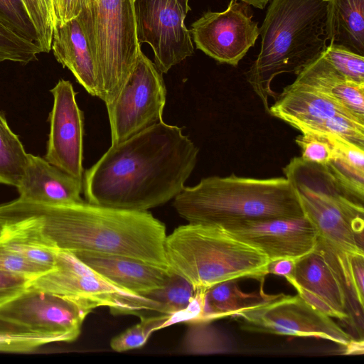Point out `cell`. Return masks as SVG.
Returning a JSON list of instances; mask_svg holds the SVG:
<instances>
[{"label": "cell", "instance_id": "22", "mask_svg": "<svg viewBox=\"0 0 364 364\" xmlns=\"http://www.w3.org/2000/svg\"><path fill=\"white\" fill-rule=\"evenodd\" d=\"M325 36L364 56V0H328Z\"/></svg>", "mask_w": 364, "mask_h": 364}, {"label": "cell", "instance_id": "16", "mask_svg": "<svg viewBox=\"0 0 364 364\" xmlns=\"http://www.w3.org/2000/svg\"><path fill=\"white\" fill-rule=\"evenodd\" d=\"M220 227L262 251L270 262L297 260L314 251L318 242L316 230L304 215L245 220Z\"/></svg>", "mask_w": 364, "mask_h": 364}, {"label": "cell", "instance_id": "36", "mask_svg": "<svg viewBox=\"0 0 364 364\" xmlns=\"http://www.w3.org/2000/svg\"><path fill=\"white\" fill-rule=\"evenodd\" d=\"M0 243L33 263L48 269L54 268L55 258L53 250L3 235Z\"/></svg>", "mask_w": 364, "mask_h": 364}, {"label": "cell", "instance_id": "13", "mask_svg": "<svg viewBox=\"0 0 364 364\" xmlns=\"http://www.w3.org/2000/svg\"><path fill=\"white\" fill-rule=\"evenodd\" d=\"M92 311L56 294L27 287L0 304V317L32 331L59 337L63 342L75 341L85 317Z\"/></svg>", "mask_w": 364, "mask_h": 364}, {"label": "cell", "instance_id": "12", "mask_svg": "<svg viewBox=\"0 0 364 364\" xmlns=\"http://www.w3.org/2000/svg\"><path fill=\"white\" fill-rule=\"evenodd\" d=\"M189 0H133L139 43L152 48L161 73L193 55V45L185 18Z\"/></svg>", "mask_w": 364, "mask_h": 364}, {"label": "cell", "instance_id": "19", "mask_svg": "<svg viewBox=\"0 0 364 364\" xmlns=\"http://www.w3.org/2000/svg\"><path fill=\"white\" fill-rule=\"evenodd\" d=\"M73 254L113 284L144 296L161 288L171 273L124 256L89 252Z\"/></svg>", "mask_w": 364, "mask_h": 364}, {"label": "cell", "instance_id": "20", "mask_svg": "<svg viewBox=\"0 0 364 364\" xmlns=\"http://www.w3.org/2000/svg\"><path fill=\"white\" fill-rule=\"evenodd\" d=\"M51 50L58 62L71 71L78 83L90 95L98 97L95 63L77 18L53 29Z\"/></svg>", "mask_w": 364, "mask_h": 364}, {"label": "cell", "instance_id": "10", "mask_svg": "<svg viewBox=\"0 0 364 364\" xmlns=\"http://www.w3.org/2000/svg\"><path fill=\"white\" fill-rule=\"evenodd\" d=\"M269 114L301 134H337L364 147V118L306 85L294 82L284 87Z\"/></svg>", "mask_w": 364, "mask_h": 364}, {"label": "cell", "instance_id": "26", "mask_svg": "<svg viewBox=\"0 0 364 364\" xmlns=\"http://www.w3.org/2000/svg\"><path fill=\"white\" fill-rule=\"evenodd\" d=\"M196 295L192 285L181 276L171 271L165 284L146 296L159 302L161 314L170 315L168 326L179 322V318Z\"/></svg>", "mask_w": 364, "mask_h": 364}, {"label": "cell", "instance_id": "14", "mask_svg": "<svg viewBox=\"0 0 364 364\" xmlns=\"http://www.w3.org/2000/svg\"><path fill=\"white\" fill-rule=\"evenodd\" d=\"M249 5L231 0L221 12L208 11L191 25L196 48L220 63L236 67L259 35Z\"/></svg>", "mask_w": 364, "mask_h": 364}, {"label": "cell", "instance_id": "33", "mask_svg": "<svg viewBox=\"0 0 364 364\" xmlns=\"http://www.w3.org/2000/svg\"><path fill=\"white\" fill-rule=\"evenodd\" d=\"M335 257L348 294H351L363 311L364 306V255H346L344 257L335 256Z\"/></svg>", "mask_w": 364, "mask_h": 364}, {"label": "cell", "instance_id": "32", "mask_svg": "<svg viewBox=\"0 0 364 364\" xmlns=\"http://www.w3.org/2000/svg\"><path fill=\"white\" fill-rule=\"evenodd\" d=\"M0 21L11 31L38 46V38L21 0H0Z\"/></svg>", "mask_w": 364, "mask_h": 364}, {"label": "cell", "instance_id": "44", "mask_svg": "<svg viewBox=\"0 0 364 364\" xmlns=\"http://www.w3.org/2000/svg\"><path fill=\"white\" fill-rule=\"evenodd\" d=\"M2 235H3V232H2V231L0 230V238L1 237Z\"/></svg>", "mask_w": 364, "mask_h": 364}, {"label": "cell", "instance_id": "1", "mask_svg": "<svg viewBox=\"0 0 364 364\" xmlns=\"http://www.w3.org/2000/svg\"><path fill=\"white\" fill-rule=\"evenodd\" d=\"M0 230L4 236L53 250L124 256L170 271L166 227L147 210L17 198L0 204Z\"/></svg>", "mask_w": 364, "mask_h": 364}, {"label": "cell", "instance_id": "11", "mask_svg": "<svg viewBox=\"0 0 364 364\" xmlns=\"http://www.w3.org/2000/svg\"><path fill=\"white\" fill-rule=\"evenodd\" d=\"M166 100L161 73L141 50L119 95L106 105L112 145L162 122Z\"/></svg>", "mask_w": 364, "mask_h": 364}, {"label": "cell", "instance_id": "43", "mask_svg": "<svg viewBox=\"0 0 364 364\" xmlns=\"http://www.w3.org/2000/svg\"><path fill=\"white\" fill-rule=\"evenodd\" d=\"M43 4H45V6H46L50 15V17H51V20H52V23H53V19H52V14H53V9H52V0H42Z\"/></svg>", "mask_w": 364, "mask_h": 364}, {"label": "cell", "instance_id": "28", "mask_svg": "<svg viewBox=\"0 0 364 364\" xmlns=\"http://www.w3.org/2000/svg\"><path fill=\"white\" fill-rule=\"evenodd\" d=\"M56 342L63 341L58 336L36 332L0 317L1 352H31L41 346Z\"/></svg>", "mask_w": 364, "mask_h": 364}, {"label": "cell", "instance_id": "39", "mask_svg": "<svg viewBox=\"0 0 364 364\" xmlns=\"http://www.w3.org/2000/svg\"><path fill=\"white\" fill-rule=\"evenodd\" d=\"M53 29L76 18L81 12L80 0H52Z\"/></svg>", "mask_w": 364, "mask_h": 364}, {"label": "cell", "instance_id": "27", "mask_svg": "<svg viewBox=\"0 0 364 364\" xmlns=\"http://www.w3.org/2000/svg\"><path fill=\"white\" fill-rule=\"evenodd\" d=\"M186 353L207 355L226 353L232 349L227 336L208 321L189 323L183 343Z\"/></svg>", "mask_w": 364, "mask_h": 364}, {"label": "cell", "instance_id": "8", "mask_svg": "<svg viewBox=\"0 0 364 364\" xmlns=\"http://www.w3.org/2000/svg\"><path fill=\"white\" fill-rule=\"evenodd\" d=\"M54 268L33 277L27 287L70 299L92 310L107 306L116 314L161 313V304L144 295L122 288L92 269L73 253L55 250Z\"/></svg>", "mask_w": 364, "mask_h": 364}, {"label": "cell", "instance_id": "9", "mask_svg": "<svg viewBox=\"0 0 364 364\" xmlns=\"http://www.w3.org/2000/svg\"><path fill=\"white\" fill-rule=\"evenodd\" d=\"M243 331L332 341L346 348L353 338L331 317L295 296L269 295L237 315Z\"/></svg>", "mask_w": 364, "mask_h": 364}, {"label": "cell", "instance_id": "17", "mask_svg": "<svg viewBox=\"0 0 364 364\" xmlns=\"http://www.w3.org/2000/svg\"><path fill=\"white\" fill-rule=\"evenodd\" d=\"M50 132L44 159L65 173L83 179L84 117L72 83L60 80L50 90Z\"/></svg>", "mask_w": 364, "mask_h": 364}, {"label": "cell", "instance_id": "24", "mask_svg": "<svg viewBox=\"0 0 364 364\" xmlns=\"http://www.w3.org/2000/svg\"><path fill=\"white\" fill-rule=\"evenodd\" d=\"M326 135L332 143L333 156L324 166L341 185L364 200V147L337 134Z\"/></svg>", "mask_w": 364, "mask_h": 364}, {"label": "cell", "instance_id": "6", "mask_svg": "<svg viewBox=\"0 0 364 364\" xmlns=\"http://www.w3.org/2000/svg\"><path fill=\"white\" fill-rule=\"evenodd\" d=\"M318 242L338 257L364 255L363 201L326 166L294 157L283 168Z\"/></svg>", "mask_w": 364, "mask_h": 364}, {"label": "cell", "instance_id": "35", "mask_svg": "<svg viewBox=\"0 0 364 364\" xmlns=\"http://www.w3.org/2000/svg\"><path fill=\"white\" fill-rule=\"evenodd\" d=\"M35 27L42 53L51 50L53 26L50 15L42 0H21Z\"/></svg>", "mask_w": 364, "mask_h": 364}, {"label": "cell", "instance_id": "4", "mask_svg": "<svg viewBox=\"0 0 364 364\" xmlns=\"http://www.w3.org/2000/svg\"><path fill=\"white\" fill-rule=\"evenodd\" d=\"M173 206L189 223L223 226L245 220L303 216L286 177L210 176L185 187Z\"/></svg>", "mask_w": 364, "mask_h": 364}, {"label": "cell", "instance_id": "37", "mask_svg": "<svg viewBox=\"0 0 364 364\" xmlns=\"http://www.w3.org/2000/svg\"><path fill=\"white\" fill-rule=\"evenodd\" d=\"M0 270L34 277L50 269L26 259L0 243Z\"/></svg>", "mask_w": 364, "mask_h": 364}, {"label": "cell", "instance_id": "34", "mask_svg": "<svg viewBox=\"0 0 364 364\" xmlns=\"http://www.w3.org/2000/svg\"><path fill=\"white\" fill-rule=\"evenodd\" d=\"M301 151V158L308 162L326 165L333 156L332 143L326 134L304 133L295 139Z\"/></svg>", "mask_w": 364, "mask_h": 364}, {"label": "cell", "instance_id": "40", "mask_svg": "<svg viewBox=\"0 0 364 364\" xmlns=\"http://www.w3.org/2000/svg\"><path fill=\"white\" fill-rule=\"evenodd\" d=\"M295 261L282 259L271 262L269 265V274L281 276L286 279L292 273Z\"/></svg>", "mask_w": 364, "mask_h": 364}, {"label": "cell", "instance_id": "31", "mask_svg": "<svg viewBox=\"0 0 364 364\" xmlns=\"http://www.w3.org/2000/svg\"><path fill=\"white\" fill-rule=\"evenodd\" d=\"M321 55L346 78L364 84V56L333 43L326 46Z\"/></svg>", "mask_w": 364, "mask_h": 364}, {"label": "cell", "instance_id": "30", "mask_svg": "<svg viewBox=\"0 0 364 364\" xmlns=\"http://www.w3.org/2000/svg\"><path fill=\"white\" fill-rule=\"evenodd\" d=\"M42 53L35 43L18 36L0 21V63L12 61L27 64Z\"/></svg>", "mask_w": 364, "mask_h": 364}, {"label": "cell", "instance_id": "3", "mask_svg": "<svg viewBox=\"0 0 364 364\" xmlns=\"http://www.w3.org/2000/svg\"><path fill=\"white\" fill-rule=\"evenodd\" d=\"M328 0H272L259 28L261 47L247 79L269 113L271 88L278 75H297L326 48Z\"/></svg>", "mask_w": 364, "mask_h": 364}, {"label": "cell", "instance_id": "5", "mask_svg": "<svg viewBox=\"0 0 364 364\" xmlns=\"http://www.w3.org/2000/svg\"><path fill=\"white\" fill-rule=\"evenodd\" d=\"M166 258L171 272L196 291L228 280H262L270 260L259 250L232 236L218 225L189 223L166 235Z\"/></svg>", "mask_w": 364, "mask_h": 364}, {"label": "cell", "instance_id": "2", "mask_svg": "<svg viewBox=\"0 0 364 364\" xmlns=\"http://www.w3.org/2000/svg\"><path fill=\"white\" fill-rule=\"evenodd\" d=\"M198 149L164 121L114 145L83 174L87 202L146 211L174 198L193 171Z\"/></svg>", "mask_w": 364, "mask_h": 364}, {"label": "cell", "instance_id": "23", "mask_svg": "<svg viewBox=\"0 0 364 364\" xmlns=\"http://www.w3.org/2000/svg\"><path fill=\"white\" fill-rule=\"evenodd\" d=\"M263 292L247 294L237 284L236 279L215 284L203 292L202 311L198 321L234 317L247 307L266 299Z\"/></svg>", "mask_w": 364, "mask_h": 364}, {"label": "cell", "instance_id": "18", "mask_svg": "<svg viewBox=\"0 0 364 364\" xmlns=\"http://www.w3.org/2000/svg\"><path fill=\"white\" fill-rule=\"evenodd\" d=\"M21 200L48 205H70L85 202L80 194L83 180L48 163L44 158L28 154L24 175L16 187Z\"/></svg>", "mask_w": 364, "mask_h": 364}, {"label": "cell", "instance_id": "15", "mask_svg": "<svg viewBox=\"0 0 364 364\" xmlns=\"http://www.w3.org/2000/svg\"><path fill=\"white\" fill-rule=\"evenodd\" d=\"M307 303L324 314L348 320V290L336 259L319 242L314 251L295 261L286 278Z\"/></svg>", "mask_w": 364, "mask_h": 364}, {"label": "cell", "instance_id": "42", "mask_svg": "<svg viewBox=\"0 0 364 364\" xmlns=\"http://www.w3.org/2000/svg\"><path fill=\"white\" fill-rule=\"evenodd\" d=\"M237 1V0H235ZM249 6H253L255 8L263 9L269 0H239Z\"/></svg>", "mask_w": 364, "mask_h": 364}, {"label": "cell", "instance_id": "41", "mask_svg": "<svg viewBox=\"0 0 364 364\" xmlns=\"http://www.w3.org/2000/svg\"><path fill=\"white\" fill-rule=\"evenodd\" d=\"M345 348L347 354H362L363 353V340L358 341L353 339Z\"/></svg>", "mask_w": 364, "mask_h": 364}, {"label": "cell", "instance_id": "25", "mask_svg": "<svg viewBox=\"0 0 364 364\" xmlns=\"http://www.w3.org/2000/svg\"><path fill=\"white\" fill-rule=\"evenodd\" d=\"M28 154L0 112V184L17 187L26 168Z\"/></svg>", "mask_w": 364, "mask_h": 364}, {"label": "cell", "instance_id": "7", "mask_svg": "<svg viewBox=\"0 0 364 364\" xmlns=\"http://www.w3.org/2000/svg\"><path fill=\"white\" fill-rule=\"evenodd\" d=\"M89 44L105 105L114 101L132 73L141 50L133 0H90L76 18Z\"/></svg>", "mask_w": 364, "mask_h": 364}, {"label": "cell", "instance_id": "29", "mask_svg": "<svg viewBox=\"0 0 364 364\" xmlns=\"http://www.w3.org/2000/svg\"><path fill=\"white\" fill-rule=\"evenodd\" d=\"M140 317L139 323L111 340L110 347L113 350L120 353L141 348L153 332L167 327L170 315L159 314L151 317L140 315Z\"/></svg>", "mask_w": 364, "mask_h": 364}, {"label": "cell", "instance_id": "38", "mask_svg": "<svg viewBox=\"0 0 364 364\" xmlns=\"http://www.w3.org/2000/svg\"><path fill=\"white\" fill-rule=\"evenodd\" d=\"M33 277L0 270V304L26 289Z\"/></svg>", "mask_w": 364, "mask_h": 364}, {"label": "cell", "instance_id": "21", "mask_svg": "<svg viewBox=\"0 0 364 364\" xmlns=\"http://www.w3.org/2000/svg\"><path fill=\"white\" fill-rule=\"evenodd\" d=\"M296 75L295 82L323 94L364 118V84L343 77L321 54Z\"/></svg>", "mask_w": 364, "mask_h": 364}]
</instances>
